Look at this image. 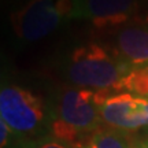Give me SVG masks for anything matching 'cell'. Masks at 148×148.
Instances as JSON below:
<instances>
[{"label": "cell", "instance_id": "obj_10", "mask_svg": "<svg viewBox=\"0 0 148 148\" xmlns=\"http://www.w3.org/2000/svg\"><path fill=\"white\" fill-rule=\"evenodd\" d=\"M0 130H1V136H0V143H1V148H4V145L7 144V141H8V134H10V127H8V125L5 123L3 119L0 121Z\"/></svg>", "mask_w": 148, "mask_h": 148}, {"label": "cell", "instance_id": "obj_4", "mask_svg": "<svg viewBox=\"0 0 148 148\" xmlns=\"http://www.w3.org/2000/svg\"><path fill=\"white\" fill-rule=\"evenodd\" d=\"M1 119L15 133H30L44 119L41 100L19 86H5L0 92Z\"/></svg>", "mask_w": 148, "mask_h": 148}, {"label": "cell", "instance_id": "obj_1", "mask_svg": "<svg viewBox=\"0 0 148 148\" xmlns=\"http://www.w3.org/2000/svg\"><path fill=\"white\" fill-rule=\"evenodd\" d=\"M132 67L122 60H115L97 44H88L71 53L69 78L77 86H90L97 89L114 88Z\"/></svg>", "mask_w": 148, "mask_h": 148}, {"label": "cell", "instance_id": "obj_11", "mask_svg": "<svg viewBox=\"0 0 148 148\" xmlns=\"http://www.w3.org/2000/svg\"><path fill=\"white\" fill-rule=\"evenodd\" d=\"M37 148H67L66 145H63V144L58 143V141H47V143L41 144L40 147Z\"/></svg>", "mask_w": 148, "mask_h": 148}, {"label": "cell", "instance_id": "obj_12", "mask_svg": "<svg viewBox=\"0 0 148 148\" xmlns=\"http://www.w3.org/2000/svg\"><path fill=\"white\" fill-rule=\"evenodd\" d=\"M137 148H148V144H143V145H140V147Z\"/></svg>", "mask_w": 148, "mask_h": 148}, {"label": "cell", "instance_id": "obj_5", "mask_svg": "<svg viewBox=\"0 0 148 148\" xmlns=\"http://www.w3.org/2000/svg\"><path fill=\"white\" fill-rule=\"evenodd\" d=\"M101 119L119 129H138L148 126V99L134 96L129 92L110 93L106 96L96 92Z\"/></svg>", "mask_w": 148, "mask_h": 148}, {"label": "cell", "instance_id": "obj_3", "mask_svg": "<svg viewBox=\"0 0 148 148\" xmlns=\"http://www.w3.org/2000/svg\"><path fill=\"white\" fill-rule=\"evenodd\" d=\"M58 119L53 122V134L62 140H74L78 134L95 130L101 119L96 92L69 89L60 99Z\"/></svg>", "mask_w": 148, "mask_h": 148}, {"label": "cell", "instance_id": "obj_6", "mask_svg": "<svg viewBox=\"0 0 148 148\" xmlns=\"http://www.w3.org/2000/svg\"><path fill=\"white\" fill-rule=\"evenodd\" d=\"M136 7V0H85L84 16L96 26H115L127 21Z\"/></svg>", "mask_w": 148, "mask_h": 148}, {"label": "cell", "instance_id": "obj_9", "mask_svg": "<svg viewBox=\"0 0 148 148\" xmlns=\"http://www.w3.org/2000/svg\"><path fill=\"white\" fill-rule=\"evenodd\" d=\"M79 148H127L125 140L112 132H101L89 138Z\"/></svg>", "mask_w": 148, "mask_h": 148}, {"label": "cell", "instance_id": "obj_2", "mask_svg": "<svg viewBox=\"0 0 148 148\" xmlns=\"http://www.w3.org/2000/svg\"><path fill=\"white\" fill-rule=\"evenodd\" d=\"M85 0H30L16 12L15 30L29 41L47 36L66 19L84 16Z\"/></svg>", "mask_w": 148, "mask_h": 148}, {"label": "cell", "instance_id": "obj_7", "mask_svg": "<svg viewBox=\"0 0 148 148\" xmlns=\"http://www.w3.org/2000/svg\"><path fill=\"white\" fill-rule=\"evenodd\" d=\"M119 60L130 67L148 63V29L129 27L118 34Z\"/></svg>", "mask_w": 148, "mask_h": 148}, {"label": "cell", "instance_id": "obj_8", "mask_svg": "<svg viewBox=\"0 0 148 148\" xmlns=\"http://www.w3.org/2000/svg\"><path fill=\"white\" fill-rule=\"evenodd\" d=\"M112 89H125L129 93H136L137 96L148 99V66L132 70Z\"/></svg>", "mask_w": 148, "mask_h": 148}]
</instances>
